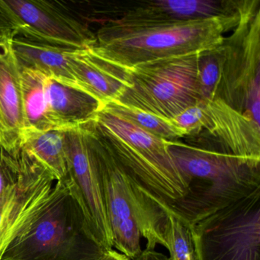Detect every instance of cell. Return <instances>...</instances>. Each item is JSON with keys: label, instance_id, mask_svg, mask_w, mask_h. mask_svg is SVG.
Returning <instances> with one entry per match:
<instances>
[{"label": "cell", "instance_id": "cb8c5ba5", "mask_svg": "<svg viewBox=\"0 0 260 260\" xmlns=\"http://www.w3.org/2000/svg\"><path fill=\"white\" fill-rule=\"evenodd\" d=\"M16 31V24L8 9L0 0V34Z\"/></svg>", "mask_w": 260, "mask_h": 260}, {"label": "cell", "instance_id": "30bf717a", "mask_svg": "<svg viewBox=\"0 0 260 260\" xmlns=\"http://www.w3.org/2000/svg\"><path fill=\"white\" fill-rule=\"evenodd\" d=\"M27 152L23 174L0 193V260L13 239L48 199L56 181L47 167Z\"/></svg>", "mask_w": 260, "mask_h": 260}, {"label": "cell", "instance_id": "d4e9b609", "mask_svg": "<svg viewBox=\"0 0 260 260\" xmlns=\"http://www.w3.org/2000/svg\"><path fill=\"white\" fill-rule=\"evenodd\" d=\"M135 260H170V258L155 249H145Z\"/></svg>", "mask_w": 260, "mask_h": 260}, {"label": "cell", "instance_id": "4316f807", "mask_svg": "<svg viewBox=\"0 0 260 260\" xmlns=\"http://www.w3.org/2000/svg\"><path fill=\"white\" fill-rule=\"evenodd\" d=\"M0 145L3 146L2 135H1V131H0Z\"/></svg>", "mask_w": 260, "mask_h": 260}, {"label": "cell", "instance_id": "5bb4252c", "mask_svg": "<svg viewBox=\"0 0 260 260\" xmlns=\"http://www.w3.org/2000/svg\"><path fill=\"white\" fill-rule=\"evenodd\" d=\"M241 4L242 1L216 0L152 1L130 9L115 21L130 25L188 22L236 14Z\"/></svg>", "mask_w": 260, "mask_h": 260}, {"label": "cell", "instance_id": "ffe728a7", "mask_svg": "<svg viewBox=\"0 0 260 260\" xmlns=\"http://www.w3.org/2000/svg\"><path fill=\"white\" fill-rule=\"evenodd\" d=\"M101 109L166 141H178L186 136L185 132L175 125L171 120L117 100L106 103L102 106Z\"/></svg>", "mask_w": 260, "mask_h": 260}, {"label": "cell", "instance_id": "e0dca14e", "mask_svg": "<svg viewBox=\"0 0 260 260\" xmlns=\"http://www.w3.org/2000/svg\"><path fill=\"white\" fill-rule=\"evenodd\" d=\"M13 48L20 69L39 71L48 78L78 88L68 63L69 54L74 50L36 42L15 35Z\"/></svg>", "mask_w": 260, "mask_h": 260}, {"label": "cell", "instance_id": "7a4b0ae2", "mask_svg": "<svg viewBox=\"0 0 260 260\" xmlns=\"http://www.w3.org/2000/svg\"><path fill=\"white\" fill-rule=\"evenodd\" d=\"M167 144L187 188L180 199L160 202L189 226L260 189L259 164L178 141Z\"/></svg>", "mask_w": 260, "mask_h": 260}, {"label": "cell", "instance_id": "603a6c76", "mask_svg": "<svg viewBox=\"0 0 260 260\" xmlns=\"http://www.w3.org/2000/svg\"><path fill=\"white\" fill-rule=\"evenodd\" d=\"M172 122L185 132V135H196L205 127L206 115L202 103L191 106L172 118Z\"/></svg>", "mask_w": 260, "mask_h": 260}, {"label": "cell", "instance_id": "4fadbf2b", "mask_svg": "<svg viewBox=\"0 0 260 260\" xmlns=\"http://www.w3.org/2000/svg\"><path fill=\"white\" fill-rule=\"evenodd\" d=\"M15 32L0 34V131L3 146L20 147L24 133L21 70L13 48Z\"/></svg>", "mask_w": 260, "mask_h": 260}, {"label": "cell", "instance_id": "6da1fadb", "mask_svg": "<svg viewBox=\"0 0 260 260\" xmlns=\"http://www.w3.org/2000/svg\"><path fill=\"white\" fill-rule=\"evenodd\" d=\"M238 13L188 22L118 23L111 20L95 35L91 49L105 60L128 70L153 60L213 51L222 45L224 33L234 29Z\"/></svg>", "mask_w": 260, "mask_h": 260}, {"label": "cell", "instance_id": "ba28073f", "mask_svg": "<svg viewBox=\"0 0 260 260\" xmlns=\"http://www.w3.org/2000/svg\"><path fill=\"white\" fill-rule=\"evenodd\" d=\"M80 127L98 173L112 246L135 260L142 252V236L128 176L100 136L93 120Z\"/></svg>", "mask_w": 260, "mask_h": 260}, {"label": "cell", "instance_id": "7c38bea8", "mask_svg": "<svg viewBox=\"0 0 260 260\" xmlns=\"http://www.w3.org/2000/svg\"><path fill=\"white\" fill-rule=\"evenodd\" d=\"M201 103L206 115L204 129L220 141V150L249 164H259V124L219 99Z\"/></svg>", "mask_w": 260, "mask_h": 260}, {"label": "cell", "instance_id": "5b68a950", "mask_svg": "<svg viewBox=\"0 0 260 260\" xmlns=\"http://www.w3.org/2000/svg\"><path fill=\"white\" fill-rule=\"evenodd\" d=\"M201 54L153 60L128 70L130 86L117 101L171 120L201 102Z\"/></svg>", "mask_w": 260, "mask_h": 260}, {"label": "cell", "instance_id": "484cf974", "mask_svg": "<svg viewBox=\"0 0 260 260\" xmlns=\"http://www.w3.org/2000/svg\"><path fill=\"white\" fill-rule=\"evenodd\" d=\"M100 260H131L127 258L124 254L120 253L113 249H109L105 253V255L102 257Z\"/></svg>", "mask_w": 260, "mask_h": 260}, {"label": "cell", "instance_id": "44dd1931", "mask_svg": "<svg viewBox=\"0 0 260 260\" xmlns=\"http://www.w3.org/2000/svg\"><path fill=\"white\" fill-rule=\"evenodd\" d=\"M154 199L164 211L159 237L161 245L170 252V260H196L191 226L173 214L162 202Z\"/></svg>", "mask_w": 260, "mask_h": 260}, {"label": "cell", "instance_id": "52a82bcc", "mask_svg": "<svg viewBox=\"0 0 260 260\" xmlns=\"http://www.w3.org/2000/svg\"><path fill=\"white\" fill-rule=\"evenodd\" d=\"M191 228L196 260H260V189Z\"/></svg>", "mask_w": 260, "mask_h": 260}, {"label": "cell", "instance_id": "ac0fdd59", "mask_svg": "<svg viewBox=\"0 0 260 260\" xmlns=\"http://www.w3.org/2000/svg\"><path fill=\"white\" fill-rule=\"evenodd\" d=\"M20 146L46 167L57 182L70 180L64 131L25 132Z\"/></svg>", "mask_w": 260, "mask_h": 260}, {"label": "cell", "instance_id": "3957f363", "mask_svg": "<svg viewBox=\"0 0 260 260\" xmlns=\"http://www.w3.org/2000/svg\"><path fill=\"white\" fill-rule=\"evenodd\" d=\"M107 251L95 237L70 179L56 182L2 260H100Z\"/></svg>", "mask_w": 260, "mask_h": 260}, {"label": "cell", "instance_id": "9a60e30c", "mask_svg": "<svg viewBox=\"0 0 260 260\" xmlns=\"http://www.w3.org/2000/svg\"><path fill=\"white\" fill-rule=\"evenodd\" d=\"M68 63L79 89L102 106L118 100L130 86V73L105 60L92 49L72 51Z\"/></svg>", "mask_w": 260, "mask_h": 260}, {"label": "cell", "instance_id": "277c9868", "mask_svg": "<svg viewBox=\"0 0 260 260\" xmlns=\"http://www.w3.org/2000/svg\"><path fill=\"white\" fill-rule=\"evenodd\" d=\"M93 121L111 153L137 185L165 204L185 194L186 183L167 141L101 109Z\"/></svg>", "mask_w": 260, "mask_h": 260}, {"label": "cell", "instance_id": "9c48e42d", "mask_svg": "<svg viewBox=\"0 0 260 260\" xmlns=\"http://www.w3.org/2000/svg\"><path fill=\"white\" fill-rule=\"evenodd\" d=\"M16 24L15 36L74 51L90 49L95 35L56 2L3 0Z\"/></svg>", "mask_w": 260, "mask_h": 260}, {"label": "cell", "instance_id": "7402d4cb", "mask_svg": "<svg viewBox=\"0 0 260 260\" xmlns=\"http://www.w3.org/2000/svg\"><path fill=\"white\" fill-rule=\"evenodd\" d=\"M221 73L220 46L213 51L202 53L198 67V83L201 102L210 101L215 97Z\"/></svg>", "mask_w": 260, "mask_h": 260}, {"label": "cell", "instance_id": "d6986e66", "mask_svg": "<svg viewBox=\"0 0 260 260\" xmlns=\"http://www.w3.org/2000/svg\"><path fill=\"white\" fill-rule=\"evenodd\" d=\"M20 70L24 133L55 130L48 118L45 92L47 77L39 71Z\"/></svg>", "mask_w": 260, "mask_h": 260}, {"label": "cell", "instance_id": "8992f818", "mask_svg": "<svg viewBox=\"0 0 260 260\" xmlns=\"http://www.w3.org/2000/svg\"><path fill=\"white\" fill-rule=\"evenodd\" d=\"M259 1H246L231 37L220 46L221 73L215 97L260 122Z\"/></svg>", "mask_w": 260, "mask_h": 260}, {"label": "cell", "instance_id": "2e32d148", "mask_svg": "<svg viewBox=\"0 0 260 260\" xmlns=\"http://www.w3.org/2000/svg\"><path fill=\"white\" fill-rule=\"evenodd\" d=\"M48 115L57 130L75 128L95 119L102 104L82 89L51 78L45 81Z\"/></svg>", "mask_w": 260, "mask_h": 260}, {"label": "cell", "instance_id": "8fae6325", "mask_svg": "<svg viewBox=\"0 0 260 260\" xmlns=\"http://www.w3.org/2000/svg\"><path fill=\"white\" fill-rule=\"evenodd\" d=\"M64 131L68 176L81 201L92 231L100 244L109 250L112 235L106 217L96 168L80 127Z\"/></svg>", "mask_w": 260, "mask_h": 260}]
</instances>
